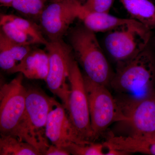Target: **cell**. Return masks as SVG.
Wrapping results in <instances>:
<instances>
[{"label":"cell","mask_w":155,"mask_h":155,"mask_svg":"<svg viewBox=\"0 0 155 155\" xmlns=\"http://www.w3.org/2000/svg\"><path fill=\"white\" fill-rule=\"evenodd\" d=\"M69 44L74 55L93 82L107 87L114 73L98 41L95 32L84 25L69 30Z\"/></svg>","instance_id":"obj_1"},{"label":"cell","mask_w":155,"mask_h":155,"mask_svg":"<svg viewBox=\"0 0 155 155\" xmlns=\"http://www.w3.org/2000/svg\"><path fill=\"white\" fill-rule=\"evenodd\" d=\"M26 90L25 112L16 137L44 155L50 146L45 135L48 116L58 102L38 89L31 87Z\"/></svg>","instance_id":"obj_2"},{"label":"cell","mask_w":155,"mask_h":155,"mask_svg":"<svg viewBox=\"0 0 155 155\" xmlns=\"http://www.w3.org/2000/svg\"><path fill=\"white\" fill-rule=\"evenodd\" d=\"M155 84V56L147 47L132 60L117 66L110 85L119 93L142 95L154 91Z\"/></svg>","instance_id":"obj_3"},{"label":"cell","mask_w":155,"mask_h":155,"mask_svg":"<svg viewBox=\"0 0 155 155\" xmlns=\"http://www.w3.org/2000/svg\"><path fill=\"white\" fill-rule=\"evenodd\" d=\"M150 37L151 30L134 20L107 32L104 45L118 66L132 60L144 51Z\"/></svg>","instance_id":"obj_4"},{"label":"cell","mask_w":155,"mask_h":155,"mask_svg":"<svg viewBox=\"0 0 155 155\" xmlns=\"http://www.w3.org/2000/svg\"><path fill=\"white\" fill-rule=\"evenodd\" d=\"M84 83L88 97L91 128L94 140L102 135L115 122H126L118 100L113 97L107 87L93 82L85 75Z\"/></svg>","instance_id":"obj_5"},{"label":"cell","mask_w":155,"mask_h":155,"mask_svg":"<svg viewBox=\"0 0 155 155\" xmlns=\"http://www.w3.org/2000/svg\"><path fill=\"white\" fill-rule=\"evenodd\" d=\"M68 80L70 87L67 110L69 119L84 140L94 141L84 78L74 57L70 63Z\"/></svg>","instance_id":"obj_6"},{"label":"cell","mask_w":155,"mask_h":155,"mask_svg":"<svg viewBox=\"0 0 155 155\" xmlns=\"http://www.w3.org/2000/svg\"><path fill=\"white\" fill-rule=\"evenodd\" d=\"M45 46L49 61L48 74L45 81L50 91L61 100L68 110L70 87L67 81L70 63L74 57L72 48L63 39L48 41Z\"/></svg>","instance_id":"obj_7"},{"label":"cell","mask_w":155,"mask_h":155,"mask_svg":"<svg viewBox=\"0 0 155 155\" xmlns=\"http://www.w3.org/2000/svg\"><path fill=\"white\" fill-rule=\"evenodd\" d=\"M23 76L19 74L0 90V132L2 135L16 137L24 115L26 88L22 84Z\"/></svg>","instance_id":"obj_8"},{"label":"cell","mask_w":155,"mask_h":155,"mask_svg":"<svg viewBox=\"0 0 155 155\" xmlns=\"http://www.w3.org/2000/svg\"><path fill=\"white\" fill-rule=\"evenodd\" d=\"M127 117L130 135L147 137L155 132V91L118 100Z\"/></svg>","instance_id":"obj_9"},{"label":"cell","mask_w":155,"mask_h":155,"mask_svg":"<svg viewBox=\"0 0 155 155\" xmlns=\"http://www.w3.org/2000/svg\"><path fill=\"white\" fill-rule=\"evenodd\" d=\"M80 4L79 0H49L39 18L40 26L48 41L63 39L78 17Z\"/></svg>","instance_id":"obj_10"},{"label":"cell","mask_w":155,"mask_h":155,"mask_svg":"<svg viewBox=\"0 0 155 155\" xmlns=\"http://www.w3.org/2000/svg\"><path fill=\"white\" fill-rule=\"evenodd\" d=\"M63 105L56 104L48 116L45 135L51 144L66 147L72 143L84 144L91 142L84 140L72 125Z\"/></svg>","instance_id":"obj_11"},{"label":"cell","mask_w":155,"mask_h":155,"mask_svg":"<svg viewBox=\"0 0 155 155\" xmlns=\"http://www.w3.org/2000/svg\"><path fill=\"white\" fill-rule=\"evenodd\" d=\"M0 26L1 31L8 38L19 44L46 45L48 42L43 35L40 26L14 14H2Z\"/></svg>","instance_id":"obj_12"},{"label":"cell","mask_w":155,"mask_h":155,"mask_svg":"<svg viewBox=\"0 0 155 155\" xmlns=\"http://www.w3.org/2000/svg\"><path fill=\"white\" fill-rule=\"evenodd\" d=\"M49 69V61L47 51L46 50L32 48L11 73H21L28 79L45 81Z\"/></svg>","instance_id":"obj_13"},{"label":"cell","mask_w":155,"mask_h":155,"mask_svg":"<svg viewBox=\"0 0 155 155\" xmlns=\"http://www.w3.org/2000/svg\"><path fill=\"white\" fill-rule=\"evenodd\" d=\"M83 25L94 32H108L119 26L133 21V19H125L113 16L109 13H98L87 11L79 7L78 17Z\"/></svg>","instance_id":"obj_14"},{"label":"cell","mask_w":155,"mask_h":155,"mask_svg":"<svg viewBox=\"0 0 155 155\" xmlns=\"http://www.w3.org/2000/svg\"><path fill=\"white\" fill-rule=\"evenodd\" d=\"M107 148L113 149L130 154L138 153L155 155V142L132 135H111L104 143Z\"/></svg>","instance_id":"obj_15"},{"label":"cell","mask_w":155,"mask_h":155,"mask_svg":"<svg viewBox=\"0 0 155 155\" xmlns=\"http://www.w3.org/2000/svg\"><path fill=\"white\" fill-rule=\"evenodd\" d=\"M31 46L19 44L12 41L0 31V67L11 73L31 49Z\"/></svg>","instance_id":"obj_16"},{"label":"cell","mask_w":155,"mask_h":155,"mask_svg":"<svg viewBox=\"0 0 155 155\" xmlns=\"http://www.w3.org/2000/svg\"><path fill=\"white\" fill-rule=\"evenodd\" d=\"M132 19L155 29V4L150 0H119Z\"/></svg>","instance_id":"obj_17"},{"label":"cell","mask_w":155,"mask_h":155,"mask_svg":"<svg viewBox=\"0 0 155 155\" xmlns=\"http://www.w3.org/2000/svg\"><path fill=\"white\" fill-rule=\"evenodd\" d=\"M1 155H39L41 153L35 147L14 136L1 134Z\"/></svg>","instance_id":"obj_18"},{"label":"cell","mask_w":155,"mask_h":155,"mask_svg":"<svg viewBox=\"0 0 155 155\" xmlns=\"http://www.w3.org/2000/svg\"><path fill=\"white\" fill-rule=\"evenodd\" d=\"M48 0H14L12 8L24 16L39 19Z\"/></svg>","instance_id":"obj_19"},{"label":"cell","mask_w":155,"mask_h":155,"mask_svg":"<svg viewBox=\"0 0 155 155\" xmlns=\"http://www.w3.org/2000/svg\"><path fill=\"white\" fill-rule=\"evenodd\" d=\"M66 149L70 154L74 155H106V148L104 143H95L93 142L84 144L72 143Z\"/></svg>","instance_id":"obj_20"},{"label":"cell","mask_w":155,"mask_h":155,"mask_svg":"<svg viewBox=\"0 0 155 155\" xmlns=\"http://www.w3.org/2000/svg\"><path fill=\"white\" fill-rule=\"evenodd\" d=\"M115 0H84L81 2L83 8L90 12L109 13Z\"/></svg>","instance_id":"obj_21"},{"label":"cell","mask_w":155,"mask_h":155,"mask_svg":"<svg viewBox=\"0 0 155 155\" xmlns=\"http://www.w3.org/2000/svg\"><path fill=\"white\" fill-rule=\"evenodd\" d=\"M70 153L66 149L57 147L54 145H50L45 152L46 155H69Z\"/></svg>","instance_id":"obj_22"},{"label":"cell","mask_w":155,"mask_h":155,"mask_svg":"<svg viewBox=\"0 0 155 155\" xmlns=\"http://www.w3.org/2000/svg\"><path fill=\"white\" fill-rule=\"evenodd\" d=\"M14 1V0H0L1 6L9 8L12 7Z\"/></svg>","instance_id":"obj_23"},{"label":"cell","mask_w":155,"mask_h":155,"mask_svg":"<svg viewBox=\"0 0 155 155\" xmlns=\"http://www.w3.org/2000/svg\"><path fill=\"white\" fill-rule=\"evenodd\" d=\"M143 138L149 140V141L155 142V132L152 134L150 136L148 137H143Z\"/></svg>","instance_id":"obj_24"}]
</instances>
